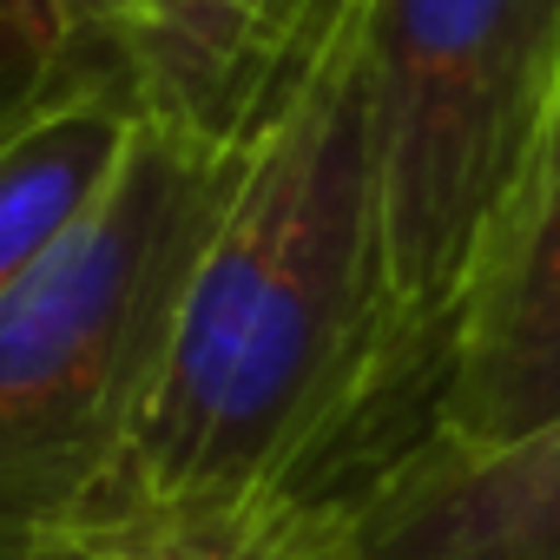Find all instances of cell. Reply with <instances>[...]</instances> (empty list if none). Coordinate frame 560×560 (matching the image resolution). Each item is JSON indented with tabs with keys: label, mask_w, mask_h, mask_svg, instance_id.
<instances>
[{
	"label": "cell",
	"mask_w": 560,
	"mask_h": 560,
	"mask_svg": "<svg viewBox=\"0 0 560 560\" xmlns=\"http://www.w3.org/2000/svg\"><path fill=\"white\" fill-rule=\"evenodd\" d=\"M553 416H560V113L534 165V185L448 343L429 435L514 442Z\"/></svg>",
	"instance_id": "obj_5"
},
{
	"label": "cell",
	"mask_w": 560,
	"mask_h": 560,
	"mask_svg": "<svg viewBox=\"0 0 560 560\" xmlns=\"http://www.w3.org/2000/svg\"><path fill=\"white\" fill-rule=\"evenodd\" d=\"M145 126V86L126 47L73 40L54 67L0 93V291L100 205Z\"/></svg>",
	"instance_id": "obj_6"
},
{
	"label": "cell",
	"mask_w": 560,
	"mask_h": 560,
	"mask_svg": "<svg viewBox=\"0 0 560 560\" xmlns=\"http://www.w3.org/2000/svg\"><path fill=\"white\" fill-rule=\"evenodd\" d=\"M383 376L402 455L560 113V0H363Z\"/></svg>",
	"instance_id": "obj_2"
},
{
	"label": "cell",
	"mask_w": 560,
	"mask_h": 560,
	"mask_svg": "<svg viewBox=\"0 0 560 560\" xmlns=\"http://www.w3.org/2000/svg\"><path fill=\"white\" fill-rule=\"evenodd\" d=\"M396 455L363 0H324L244 126L224 211L191 257L126 448L47 547L291 560Z\"/></svg>",
	"instance_id": "obj_1"
},
{
	"label": "cell",
	"mask_w": 560,
	"mask_h": 560,
	"mask_svg": "<svg viewBox=\"0 0 560 560\" xmlns=\"http://www.w3.org/2000/svg\"><path fill=\"white\" fill-rule=\"evenodd\" d=\"M54 21L67 27V40H86V47H126L139 40L145 27V0H47Z\"/></svg>",
	"instance_id": "obj_9"
},
{
	"label": "cell",
	"mask_w": 560,
	"mask_h": 560,
	"mask_svg": "<svg viewBox=\"0 0 560 560\" xmlns=\"http://www.w3.org/2000/svg\"><path fill=\"white\" fill-rule=\"evenodd\" d=\"M237 145L145 106L100 205L0 291V560L47 547L126 448Z\"/></svg>",
	"instance_id": "obj_3"
},
{
	"label": "cell",
	"mask_w": 560,
	"mask_h": 560,
	"mask_svg": "<svg viewBox=\"0 0 560 560\" xmlns=\"http://www.w3.org/2000/svg\"><path fill=\"white\" fill-rule=\"evenodd\" d=\"M27 560H257V553H198V547H106V540H67L40 547Z\"/></svg>",
	"instance_id": "obj_10"
},
{
	"label": "cell",
	"mask_w": 560,
	"mask_h": 560,
	"mask_svg": "<svg viewBox=\"0 0 560 560\" xmlns=\"http://www.w3.org/2000/svg\"><path fill=\"white\" fill-rule=\"evenodd\" d=\"M317 14L324 0H145L132 40L145 106L211 145L244 139Z\"/></svg>",
	"instance_id": "obj_7"
},
{
	"label": "cell",
	"mask_w": 560,
	"mask_h": 560,
	"mask_svg": "<svg viewBox=\"0 0 560 560\" xmlns=\"http://www.w3.org/2000/svg\"><path fill=\"white\" fill-rule=\"evenodd\" d=\"M67 47L73 40L54 21L47 0H0V93H14L21 80H34L40 67H54Z\"/></svg>",
	"instance_id": "obj_8"
},
{
	"label": "cell",
	"mask_w": 560,
	"mask_h": 560,
	"mask_svg": "<svg viewBox=\"0 0 560 560\" xmlns=\"http://www.w3.org/2000/svg\"><path fill=\"white\" fill-rule=\"evenodd\" d=\"M291 560H560V416L514 442H416Z\"/></svg>",
	"instance_id": "obj_4"
}]
</instances>
